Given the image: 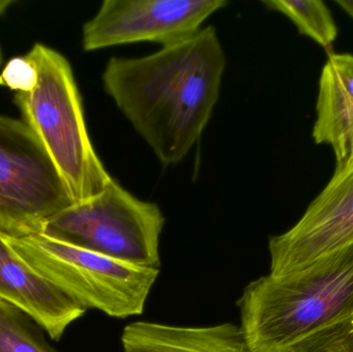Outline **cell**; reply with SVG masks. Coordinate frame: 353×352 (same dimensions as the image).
I'll list each match as a JSON object with an SVG mask.
<instances>
[{
	"label": "cell",
	"mask_w": 353,
	"mask_h": 352,
	"mask_svg": "<svg viewBox=\"0 0 353 352\" xmlns=\"http://www.w3.org/2000/svg\"><path fill=\"white\" fill-rule=\"evenodd\" d=\"M165 222L157 204L139 200L113 179L90 200L50 219L43 234L126 264L159 270Z\"/></svg>",
	"instance_id": "5"
},
{
	"label": "cell",
	"mask_w": 353,
	"mask_h": 352,
	"mask_svg": "<svg viewBox=\"0 0 353 352\" xmlns=\"http://www.w3.org/2000/svg\"><path fill=\"white\" fill-rule=\"evenodd\" d=\"M263 4L288 17L301 34L310 37L325 49H331L337 39V25L321 0H265Z\"/></svg>",
	"instance_id": "12"
},
{
	"label": "cell",
	"mask_w": 353,
	"mask_h": 352,
	"mask_svg": "<svg viewBox=\"0 0 353 352\" xmlns=\"http://www.w3.org/2000/svg\"><path fill=\"white\" fill-rule=\"evenodd\" d=\"M0 63H1V54H0Z\"/></svg>",
	"instance_id": "19"
},
{
	"label": "cell",
	"mask_w": 353,
	"mask_h": 352,
	"mask_svg": "<svg viewBox=\"0 0 353 352\" xmlns=\"http://www.w3.org/2000/svg\"><path fill=\"white\" fill-rule=\"evenodd\" d=\"M74 203L49 155L23 120L0 116V233L43 234Z\"/></svg>",
	"instance_id": "6"
},
{
	"label": "cell",
	"mask_w": 353,
	"mask_h": 352,
	"mask_svg": "<svg viewBox=\"0 0 353 352\" xmlns=\"http://www.w3.org/2000/svg\"><path fill=\"white\" fill-rule=\"evenodd\" d=\"M238 305L251 352H283L353 311V245L294 274L261 277Z\"/></svg>",
	"instance_id": "2"
},
{
	"label": "cell",
	"mask_w": 353,
	"mask_h": 352,
	"mask_svg": "<svg viewBox=\"0 0 353 352\" xmlns=\"http://www.w3.org/2000/svg\"><path fill=\"white\" fill-rule=\"evenodd\" d=\"M0 299L34 320L54 341L87 311L28 266L0 237Z\"/></svg>",
	"instance_id": "9"
},
{
	"label": "cell",
	"mask_w": 353,
	"mask_h": 352,
	"mask_svg": "<svg viewBox=\"0 0 353 352\" xmlns=\"http://www.w3.org/2000/svg\"><path fill=\"white\" fill-rule=\"evenodd\" d=\"M353 112V55L329 54L321 70L314 124H325Z\"/></svg>",
	"instance_id": "11"
},
{
	"label": "cell",
	"mask_w": 353,
	"mask_h": 352,
	"mask_svg": "<svg viewBox=\"0 0 353 352\" xmlns=\"http://www.w3.org/2000/svg\"><path fill=\"white\" fill-rule=\"evenodd\" d=\"M37 82L39 72L28 54L10 58L0 72V86L8 87L17 93L31 92L34 90Z\"/></svg>",
	"instance_id": "16"
},
{
	"label": "cell",
	"mask_w": 353,
	"mask_h": 352,
	"mask_svg": "<svg viewBox=\"0 0 353 352\" xmlns=\"http://www.w3.org/2000/svg\"><path fill=\"white\" fill-rule=\"evenodd\" d=\"M352 245L353 167L334 172L298 222L270 238V274H294Z\"/></svg>",
	"instance_id": "8"
},
{
	"label": "cell",
	"mask_w": 353,
	"mask_h": 352,
	"mask_svg": "<svg viewBox=\"0 0 353 352\" xmlns=\"http://www.w3.org/2000/svg\"><path fill=\"white\" fill-rule=\"evenodd\" d=\"M336 4L353 19V0H337Z\"/></svg>",
	"instance_id": "17"
},
{
	"label": "cell",
	"mask_w": 353,
	"mask_h": 352,
	"mask_svg": "<svg viewBox=\"0 0 353 352\" xmlns=\"http://www.w3.org/2000/svg\"><path fill=\"white\" fill-rule=\"evenodd\" d=\"M122 352H251L240 327H179L151 322L128 324Z\"/></svg>",
	"instance_id": "10"
},
{
	"label": "cell",
	"mask_w": 353,
	"mask_h": 352,
	"mask_svg": "<svg viewBox=\"0 0 353 352\" xmlns=\"http://www.w3.org/2000/svg\"><path fill=\"white\" fill-rule=\"evenodd\" d=\"M283 352H353V311L308 335Z\"/></svg>",
	"instance_id": "14"
},
{
	"label": "cell",
	"mask_w": 353,
	"mask_h": 352,
	"mask_svg": "<svg viewBox=\"0 0 353 352\" xmlns=\"http://www.w3.org/2000/svg\"><path fill=\"white\" fill-rule=\"evenodd\" d=\"M39 72L29 93H16L22 120L63 180L74 205L90 200L113 180L89 138L72 66L59 52L35 43L28 52Z\"/></svg>",
	"instance_id": "3"
},
{
	"label": "cell",
	"mask_w": 353,
	"mask_h": 352,
	"mask_svg": "<svg viewBox=\"0 0 353 352\" xmlns=\"http://www.w3.org/2000/svg\"><path fill=\"white\" fill-rule=\"evenodd\" d=\"M225 0H105L83 26L85 51L150 41L171 45L190 37Z\"/></svg>",
	"instance_id": "7"
},
{
	"label": "cell",
	"mask_w": 353,
	"mask_h": 352,
	"mask_svg": "<svg viewBox=\"0 0 353 352\" xmlns=\"http://www.w3.org/2000/svg\"><path fill=\"white\" fill-rule=\"evenodd\" d=\"M14 3L12 0H0V14H3L10 4Z\"/></svg>",
	"instance_id": "18"
},
{
	"label": "cell",
	"mask_w": 353,
	"mask_h": 352,
	"mask_svg": "<svg viewBox=\"0 0 353 352\" xmlns=\"http://www.w3.org/2000/svg\"><path fill=\"white\" fill-rule=\"evenodd\" d=\"M317 145H329L335 155V173L353 167V113L344 116L325 130L313 134Z\"/></svg>",
	"instance_id": "15"
},
{
	"label": "cell",
	"mask_w": 353,
	"mask_h": 352,
	"mask_svg": "<svg viewBox=\"0 0 353 352\" xmlns=\"http://www.w3.org/2000/svg\"><path fill=\"white\" fill-rule=\"evenodd\" d=\"M0 237L37 274L84 309L119 320L144 312L159 269L126 264L45 234Z\"/></svg>",
	"instance_id": "4"
},
{
	"label": "cell",
	"mask_w": 353,
	"mask_h": 352,
	"mask_svg": "<svg viewBox=\"0 0 353 352\" xmlns=\"http://www.w3.org/2000/svg\"><path fill=\"white\" fill-rule=\"evenodd\" d=\"M41 329L24 312L0 299V352H56Z\"/></svg>",
	"instance_id": "13"
},
{
	"label": "cell",
	"mask_w": 353,
	"mask_h": 352,
	"mask_svg": "<svg viewBox=\"0 0 353 352\" xmlns=\"http://www.w3.org/2000/svg\"><path fill=\"white\" fill-rule=\"evenodd\" d=\"M225 68L217 31L207 26L151 55L111 58L103 89L159 161L176 165L209 123Z\"/></svg>",
	"instance_id": "1"
}]
</instances>
